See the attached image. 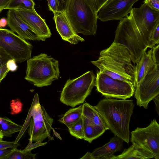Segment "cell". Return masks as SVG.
Here are the masks:
<instances>
[{"label":"cell","mask_w":159,"mask_h":159,"mask_svg":"<svg viewBox=\"0 0 159 159\" xmlns=\"http://www.w3.org/2000/svg\"><path fill=\"white\" fill-rule=\"evenodd\" d=\"M49 10L53 14L59 11V6L57 0H47Z\"/></svg>","instance_id":"obj_29"},{"label":"cell","mask_w":159,"mask_h":159,"mask_svg":"<svg viewBox=\"0 0 159 159\" xmlns=\"http://www.w3.org/2000/svg\"><path fill=\"white\" fill-rule=\"evenodd\" d=\"M27 63L25 79L34 86H49L59 78V62L50 56L41 53L27 60Z\"/></svg>","instance_id":"obj_4"},{"label":"cell","mask_w":159,"mask_h":159,"mask_svg":"<svg viewBox=\"0 0 159 159\" xmlns=\"http://www.w3.org/2000/svg\"><path fill=\"white\" fill-rule=\"evenodd\" d=\"M83 119L91 126L103 133L109 129L103 118L93 106L85 102L82 105Z\"/></svg>","instance_id":"obj_18"},{"label":"cell","mask_w":159,"mask_h":159,"mask_svg":"<svg viewBox=\"0 0 159 159\" xmlns=\"http://www.w3.org/2000/svg\"><path fill=\"white\" fill-rule=\"evenodd\" d=\"M96 76L89 71L75 79L68 80L61 94L60 101L74 107L83 103L95 85Z\"/></svg>","instance_id":"obj_7"},{"label":"cell","mask_w":159,"mask_h":159,"mask_svg":"<svg viewBox=\"0 0 159 159\" xmlns=\"http://www.w3.org/2000/svg\"><path fill=\"white\" fill-rule=\"evenodd\" d=\"M68 128L71 135L77 139H84V126L82 116L78 121Z\"/></svg>","instance_id":"obj_25"},{"label":"cell","mask_w":159,"mask_h":159,"mask_svg":"<svg viewBox=\"0 0 159 159\" xmlns=\"http://www.w3.org/2000/svg\"><path fill=\"white\" fill-rule=\"evenodd\" d=\"M134 94L137 105L147 109L149 102L159 95V65H156L136 87Z\"/></svg>","instance_id":"obj_12"},{"label":"cell","mask_w":159,"mask_h":159,"mask_svg":"<svg viewBox=\"0 0 159 159\" xmlns=\"http://www.w3.org/2000/svg\"><path fill=\"white\" fill-rule=\"evenodd\" d=\"M139 31L149 48L151 34L159 23V11L154 10L144 3L139 8H132L130 12Z\"/></svg>","instance_id":"obj_10"},{"label":"cell","mask_w":159,"mask_h":159,"mask_svg":"<svg viewBox=\"0 0 159 159\" xmlns=\"http://www.w3.org/2000/svg\"><path fill=\"white\" fill-rule=\"evenodd\" d=\"M4 137L3 134L0 130V140L2 139Z\"/></svg>","instance_id":"obj_43"},{"label":"cell","mask_w":159,"mask_h":159,"mask_svg":"<svg viewBox=\"0 0 159 159\" xmlns=\"http://www.w3.org/2000/svg\"><path fill=\"white\" fill-rule=\"evenodd\" d=\"M0 55L9 59L11 58L5 51L1 48H0Z\"/></svg>","instance_id":"obj_41"},{"label":"cell","mask_w":159,"mask_h":159,"mask_svg":"<svg viewBox=\"0 0 159 159\" xmlns=\"http://www.w3.org/2000/svg\"><path fill=\"white\" fill-rule=\"evenodd\" d=\"M7 19V25L11 30L21 38L25 40H38L36 32L21 19L15 10L8 9Z\"/></svg>","instance_id":"obj_15"},{"label":"cell","mask_w":159,"mask_h":159,"mask_svg":"<svg viewBox=\"0 0 159 159\" xmlns=\"http://www.w3.org/2000/svg\"><path fill=\"white\" fill-rule=\"evenodd\" d=\"M7 25V18L3 17L0 19V28H2Z\"/></svg>","instance_id":"obj_39"},{"label":"cell","mask_w":159,"mask_h":159,"mask_svg":"<svg viewBox=\"0 0 159 159\" xmlns=\"http://www.w3.org/2000/svg\"><path fill=\"white\" fill-rule=\"evenodd\" d=\"M95 86L97 91L107 98L126 99L133 96V83L112 78L99 70L97 73Z\"/></svg>","instance_id":"obj_9"},{"label":"cell","mask_w":159,"mask_h":159,"mask_svg":"<svg viewBox=\"0 0 159 159\" xmlns=\"http://www.w3.org/2000/svg\"><path fill=\"white\" fill-rule=\"evenodd\" d=\"M128 148L125 149L120 155L115 156L111 159H146L154 158V156L149 152L135 143Z\"/></svg>","instance_id":"obj_20"},{"label":"cell","mask_w":159,"mask_h":159,"mask_svg":"<svg viewBox=\"0 0 159 159\" xmlns=\"http://www.w3.org/2000/svg\"><path fill=\"white\" fill-rule=\"evenodd\" d=\"M134 105L132 100L106 98L94 107L103 118L109 129L127 143L129 126Z\"/></svg>","instance_id":"obj_2"},{"label":"cell","mask_w":159,"mask_h":159,"mask_svg":"<svg viewBox=\"0 0 159 159\" xmlns=\"http://www.w3.org/2000/svg\"><path fill=\"white\" fill-rule=\"evenodd\" d=\"M123 141L115 135L110 141L103 146L97 148L91 152L94 159H111L114 153L121 151L123 148Z\"/></svg>","instance_id":"obj_17"},{"label":"cell","mask_w":159,"mask_h":159,"mask_svg":"<svg viewBox=\"0 0 159 159\" xmlns=\"http://www.w3.org/2000/svg\"><path fill=\"white\" fill-rule=\"evenodd\" d=\"M130 140L159 159V125L155 119L146 127H137L132 131Z\"/></svg>","instance_id":"obj_11"},{"label":"cell","mask_w":159,"mask_h":159,"mask_svg":"<svg viewBox=\"0 0 159 159\" xmlns=\"http://www.w3.org/2000/svg\"><path fill=\"white\" fill-rule=\"evenodd\" d=\"M109 0H86L94 12L98 14L101 8Z\"/></svg>","instance_id":"obj_27"},{"label":"cell","mask_w":159,"mask_h":159,"mask_svg":"<svg viewBox=\"0 0 159 159\" xmlns=\"http://www.w3.org/2000/svg\"><path fill=\"white\" fill-rule=\"evenodd\" d=\"M53 14L57 30L62 39L72 44L84 41L74 30L64 12H58Z\"/></svg>","instance_id":"obj_16"},{"label":"cell","mask_w":159,"mask_h":159,"mask_svg":"<svg viewBox=\"0 0 159 159\" xmlns=\"http://www.w3.org/2000/svg\"><path fill=\"white\" fill-rule=\"evenodd\" d=\"M59 6L60 12H64L70 0H57Z\"/></svg>","instance_id":"obj_35"},{"label":"cell","mask_w":159,"mask_h":159,"mask_svg":"<svg viewBox=\"0 0 159 159\" xmlns=\"http://www.w3.org/2000/svg\"><path fill=\"white\" fill-rule=\"evenodd\" d=\"M47 143V142L42 143L40 141H38L35 142L34 143H33L32 141H29L28 145L23 150L25 151H31L33 149L38 147L45 145Z\"/></svg>","instance_id":"obj_30"},{"label":"cell","mask_w":159,"mask_h":159,"mask_svg":"<svg viewBox=\"0 0 159 159\" xmlns=\"http://www.w3.org/2000/svg\"><path fill=\"white\" fill-rule=\"evenodd\" d=\"M152 48L143 54L135 66V81L134 88L139 84L156 64L152 56Z\"/></svg>","instance_id":"obj_19"},{"label":"cell","mask_w":159,"mask_h":159,"mask_svg":"<svg viewBox=\"0 0 159 159\" xmlns=\"http://www.w3.org/2000/svg\"><path fill=\"white\" fill-rule=\"evenodd\" d=\"M82 105L78 107L70 109L58 121L66 125L67 127L78 121L81 117Z\"/></svg>","instance_id":"obj_22"},{"label":"cell","mask_w":159,"mask_h":159,"mask_svg":"<svg viewBox=\"0 0 159 159\" xmlns=\"http://www.w3.org/2000/svg\"><path fill=\"white\" fill-rule=\"evenodd\" d=\"M6 62H3L0 64V80H2L9 71L7 68Z\"/></svg>","instance_id":"obj_34"},{"label":"cell","mask_w":159,"mask_h":159,"mask_svg":"<svg viewBox=\"0 0 159 159\" xmlns=\"http://www.w3.org/2000/svg\"><path fill=\"white\" fill-rule=\"evenodd\" d=\"M144 2L152 9L159 11V0H145Z\"/></svg>","instance_id":"obj_32"},{"label":"cell","mask_w":159,"mask_h":159,"mask_svg":"<svg viewBox=\"0 0 159 159\" xmlns=\"http://www.w3.org/2000/svg\"><path fill=\"white\" fill-rule=\"evenodd\" d=\"M0 48L16 62L21 63L31 58L32 45L8 29L0 28Z\"/></svg>","instance_id":"obj_8"},{"label":"cell","mask_w":159,"mask_h":159,"mask_svg":"<svg viewBox=\"0 0 159 159\" xmlns=\"http://www.w3.org/2000/svg\"><path fill=\"white\" fill-rule=\"evenodd\" d=\"M21 19L37 33L38 40L44 41L51 37V33L45 19L42 18L35 10L23 9L14 10Z\"/></svg>","instance_id":"obj_14"},{"label":"cell","mask_w":159,"mask_h":159,"mask_svg":"<svg viewBox=\"0 0 159 159\" xmlns=\"http://www.w3.org/2000/svg\"><path fill=\"white\" fill-rule=\"evenodd\" d=\"M91 63L104 73L114 79L131 82L134 87L135 66L129 51L123 45L113 42L101 51L98 59Z\"/></svg>","instance_id":"obj_1"},{"label":"cell","mask_w":159,"mask_h":159,"mask_svg":"<svg viewBox=\"0 0 159 159\" xmlns=\"http://www.w3.org/2000/svg\"><path fill=\"white\" fill-rule=\"evenodd\" d=\"M13 148L0 150V159H6L7 156Z\"/></svg>","instance_id":"obj_36"},{"label":"cell","mask_w":159,"mask_h":159,"mask_svg":"<svg viewBox=\"0 0 159 159\" xmlns=\"http://www.w3.org/2000/svg\"><path fill=\"white\" fill-rule=\"evenodd\" d=\"M159 43V23L152 31L150 40L149 48H152Z\"/></svg>","instance_id":"obj_26"},{"label":"cell","mask_w":159,"mask_h":159,"mask_svg":"<svg viewBox=\"0 0 159 159\" xmlns=\"http://www.w3.org/2000/svg\"><path fill=\"white\" fill-rule=\"evenodd\" d=\"M80 159H94L92 156L91 152H87L83 156L80 158Z\"/></svg>","instance_id":"obj_40"},{"label":"cell","mask_w":159,"mask_h":159,"mask_svg":"<svg viewBox=\"0 0 159 159\" xmlns=\"http://www.w3.org/2000/svg\"><path fill=\"white\" fill-rule=\"evenodd\" d=\"M23 125L17 124L6 117H0V130L4 137L10 136L19 132Z\"/></svg>","instance_id":"obj_21"},{"label":"cell","mask_w":159,"mask_h":159,"mask_svg":"<svg viewBox=\"0 0 159 159\" xmlns=\"http://www.w3.org/2000/svg\"><path fill=\"white\" fill-rule=\"evenodd\" d=\"M2 80H0V84Z\"/></svg>","instance_id":"obj_44"},{"label":"cell","mask_w":159,"mask_h":159,"mask_svg":"<svg viewBox=\"0 0 159 159\" xmlns=\"http://www.w3.org/2000/svg\"><path fill=\"white\" fill-rule=\"evenodd\" d=\"M36 155V154L32 153L31 151H25L16 147L12 148L6 159H35Z\"/></svg>","instance_id":"obj_24"},{"label":"cell","mask_w":159,"mask_h":159,"mask_svg":"<svg viewBox=\"0 0 159 159\" xmlns=\"http://www.w3.org/2000/svg\"><path fill=\"white\" fill-rule=\"evenodd\" d=\"M9 59L0 55V64L4 62H6Z\"/></svg>","instance_id":"obj_42"},{"label":"cell","mask_w":159,"mask_h":159,"mask_svg":"<svg viewBox=\"0 0 159 159\" xmlns=\"http://www.w3.org/2000/svg\"><path fill=\"white\" fill-rule=\"evenodd\" d=\"M154 101L156 109L158 114L159 115V95H158L156 97L153 99Z\"/></svg>","instance_id":"obj_38"},{"label":"cell","mask_w":159,"mask_h":159,"mask_svg":"<svg viewBox=\"0 0 159 159\" xmlns=\"http://www.w3.org/2000/svg\"><path fill=\"white\" fill-rule=\"evenodd\" d=\"M51 117L39 102L37 93L35 94L27 117L15 142L17 143L29 127V141L43 142L46 138L53 139L51 135L53 122Z\"/></svg>","instance_id":"obj_3"},{"label":"cell","mask_w":159,"mask_h":159,"mask_svg":"<svg viewBox=\"0 0 159 159\" xmlns=\"http://www.w3.org/2000/svg\"><path fill=\"white\" fill-rule=\"evenodd\" d=\"M35 4L34 0H11L5 9L15 10L23 9L34 10Z\"/></svg>","instance_id":"obj_23"},{"label":"cell","mask_w":159,"mask_h":159,"mask_svg":"<svg viewBox=\"0 0 159 159\" xmlns=\"http://www.w3.org/2000/svg\"><path fill=\"white\" fill-rule=\"evenodd\" d=\"M20 145V143L15 141H8L0 140V150L8 148H13L17 147Z\"/></svg>","instance_id":"obj_28"},{"label":"cell","mask_w":159,"mask_h":159,"mask_svg":"<svg viewBox=\"0 0 159 159\" xmlns=\"http://www.w3.org/2000/svg\"><path fill=\"white\" fill-rule=\"evenodd\" d=\"M113 42L126 47L135 64L148 48L130 15H127L120 20L115 32Z\"/></svg>","instance_id":"obj_5"},{"label":"cell","mask_w":159,"mask_h":159,"mask_svg":"<svg viewBox=\"0 0 159 159\" xmlns=\"http://www.w3.org/2000/svg\"><path fill=\"white\" fill-rule=\"evenodd\" d=\"M64 12L77 33L86 35L96 34L98 14L86 0H70Z\"/></svg>","instance_id":"obj_6"},{"label":"cell","mask_w":159,"mask_h":159,"mask_svg":"<svg viewBox=\"0 0 159 159\" xmlns=\"http://www.w3.org/2000/svg\"><path fill=\"white\" fill-rule=\"evenodd\" d=\"M138 0H109L99 10L97 18L103 22L120 20L130 13L133 5Z\"/></svg>","instance_id":"obj_13"},{"label":"cell","mask_w":159,"mask_h":159,"mask_svg":"<svg viewBox=\"0 0 159 159\" xmlns=\"http://www.w3.org/2000/svg\"><path fill=\"white\" fill-rule=\"evenodd\" d=\"M11 0H0V13L5 9L6 7Z\"/></svg>","instance_id":"obj_37"},{"label":"cell","mask_w":159,"mask_h":159,"mask_svg":"<svg viewBox=\"0 0 159 159\" xmlns=\"http://www.w3.org/2000/svg\"><path fill=\"white\" fill-rule=\"evenodd\" d=\"M15 60L13 58L10 59L7 61L6 66L9 71L14 72L17 70L18 66Z\"/></svg>","instance_id":"obj_31"},{"label":"cell","mask_w":159,"mask_h":159,"mask_svg":"<svg viewBox=\"0 0 159 159\" xmlns=\"http://www.w3.org/2000/svg\"><path fill=\"white\" fill-rule=\"evenodd\" d=\"M152 56L156 64L159 65V45L157 44L152 48Z\"/></svg>","instance_id":"obj_33"}]
</instances>
